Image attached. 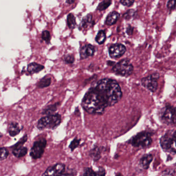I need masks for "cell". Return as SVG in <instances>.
I'll return each instance as SVG.
<instances>
[{
  "label": "cell",
  "instance_id": "21",
  "mask_svg": "<svg viewBox=\"0 0 176 176\" xmlns=\"http://www.w3.org/2000/svg\"><path fill=\"white\" fill-rule=\"evenodd\" d=\"M169 152H174L176 153V130L173 133L171 134Z\"/></svg>",
  "mask_w": 176,
  "mask_h": 176
},
{
  "label": "cell",
  "instance_id": "3",
  "mask_svg": "<svg viewBox=\"0 0 176 176\" xmlns=\"http://www.w3.org/2000/svg\"><path fill=\"white\" fill-rule=\"evenodd\" d=\"M112 71L117 75L123 77L130 75L133 71V66L128 59H123L114 65Z\"/></svg>",
  "mask_w": 176,
  "mask_h": 176
},
{
  "label": "cell",
  "instance_id": "23",
  "mask_svg": "<svg viewBox=\"0 0 176 176\" xmlns=\"http://www.w3.org/2000/svg\"><path fill=\"white\" fill-rule=\"evenodd\" d=\"M67 24L70 29H74L76 26L75 17L72 14H70L67 16Z\"/></svg>",
  "mask_w": 176,
  "mask_h": 176
},
{
  "label": "cell",
  "instance_id": "25",
  "mask_svg": "<svg viewBox=\"0 0 176 176\" xmlns=\"http://www.w3.org/2000/svg\"><path fill=\"white\" fill-rule=\"evenodd\" d=\"M80 141H81L80 139H78L77 138H75L71 142V143L69 145V148L71 149L72 151H73L75 149L77 148L79 146L80 144Z\"/></svg>",
  "mask_w": 176,
  "mask_h": 176
},
{
  "label": "cell",
  "instance_id": "4",
  "mask_svg": "<svg viewBox=\"0 0 176 176\" xmlns=\"http://www.w3.org/2000/svg\"><path fill=\"white\" fill-rule=\"evenodd\" d=\"M152 143V138L150 133L141 132L132 138L131 143L136 147H147Z\"/></svg>",
  "mask_w": 176,
  "mask_h": 176
},
{
  "label": "cell",
  "instance_id": "22",
  "mask_svg": "<svg viewBox=\"0 0 176 176\" xmlns=\"http://www.w3.org/2000/svg\"><path fill=\"white\" fill-rule=\"evenodd\" d=\"M106 39V34L105 31L100 30L98 33L96 37V41L99 44H102L105 42Z\"/></svg>",
  "mask_w": 176,
  "mask_h": 176
},
{
  "label": "cell",
  "instance_id": "24",
  "mask_svg": "<svg viewBox=\"0 0 176 176\" xmlns=\"http://www.w3.org/2000/svg\"><path fill=\"white\" fill-rule=\"evenodd\" d=\"M112 4V1L111 0H103L102 2H101L99 5L98 6L97 9L100 11H105Z\"/></svg>",
  "mask_w": 176,
  "mask_h": 176
},
{
  "label": "cell",
  "instance_id": "29",
  "mask_svg": "<svg viewBox=\"0 0 176 176\" xmlns=\"http://www.w3.org/2000/svg\"><path fill=\"white\" fill-rule=\"evenodd\" d=\"M9 155V151L5 147H1V160H5Z\"/></svg>",
  "mask_w": 176,
  "mask_h": 176
},
{
  "label": "cell",
  "instance_id": "11",
  "mask_svg": "<svg viewBox=\"0 0 176 176\" xmlns=\"http://www.w3.org/2000/svg\"><path fill=\"white\" fill-rule=\"evenodd\" d=\"M171 133H167L162 137L160 139V144L162 148L165 151L169 152Z\"/></svg>",
  "mask_w": 176,
  "mask_h": 176
},
{
  "label": "cell",
  "instance_id": "32",
  "mask_svg": "<svg viewBox=\"0 0 176 176\" xmlns=\"http://www.w3.org/2000/svg\"><path fill=\"white\" fill-rule=\"evenodd\" d=\"M64 61L67 64H73L75 59L72 55H67L65 57Z\"/></svg>",
  "mask_w": 176,
  "mask_h": 176
},
{
  "label": "cell",
  "instance_id": "2",
  "mask_svg": "<svg viewBox=\"0 0 176 176\" xmlns=\"http://www.w3.org/2000/svg\"><path fill=\"white\" fill-rule=\"evenodd\" d=\"M61 120V116L59 114L48 115L39 120L37 123V128L41 130L45 129H54L60 125Z\"/></svg>",
  "mask_w": 176,
  "mask_h": 176
},
{
  "label": "cell",
  "instance_id": "18",
  "mask_svg": "<svg viewBox=\"0 0 176 176\" xmlns=\"http://www.w3.org/2000/svg\"><path fill=\"white\" fill-rule=\"evenodd\" d=\"M59 105H60L59 103H56L54 105H49L43 110L42 114L43 115H47L53 114L57 110L58 107Z\"/></svg>",
  "mask_w": 176,
  "mask_h": 176
},
{
  "label": "cell",
  "instance_id": "34",
  "mask_svg": "<svg viewBox=\"0 0 176 176\" xmlns=\"http://www.w3.org/2000/svg\"><path fill=\"white\" fill-rule=\"evenodd\" d=\"M96 172H97V176H105L106 174V172L105 169L102 167L100 168L98 171H96Z\"/></svg>",
  "mask_w": 176,
  "mask_h": 176
},
{
  "label": "cell",
  "instance_id": "31",
  "mask_svg": "<svg viewBox=\"0 0 176 176\" xmlns=\"http://www.w3.org/2000/svg\"><path fill=\"white\" fill-rule=\"evenodd\" d=\"M167 8L170 10L176 9V0H169L167 4Z\"/></svg>",
  "mask_w": 176,
  "mask_h": 176
},
{
  "label": "cell",
  "instance_id": "6",
  "mask_svg": "<svg viewBox=\"0 0 176 176\" xmlns=\"http://www.w3.org/2000/svg\"><path fill=\"white\" fill-rule=\"evenodd\" d=\"M47 143V140L44 138L35 141L30 151V156L32 158L34 159H38L41 158L44 153Z\"/></svg>",
  "mask_w": 176,
  "mask_h": 176
},
{
  "label": "cell",
  "instance_id": "8",
  "mask_svg": "<svg viewBox=\"0 0 176 176\" xmlns=\"http://www.w3.org/2000/svg\"><path fill=\"white\" fill-rule=\"evenodd\" d=\"M66 171L65 165L62 163H57L49 166L46 169L43 176H57L62 175Z\"/></svg>",
  "mask_w": 176,
  "mask_h": 176
},
{
  "label": "cell",
  "instance_id": "1",
  "mask_svg": "<svg viewBox=\"0 0 176 176\" xmlns=\"http://www.w3.org/2000/svg\"><path fill=\"white\" fill-rule=\"evenodd\" d=\"M122 96L121 88L115 80L101 79L86 92L82 106L90 114L101 115L105 113V108L118 102Z\"/></svg>",
  "mask_w": 176,
  "mask_h": 176
},
{
  "label": "cell",
  "instance_id": "36",
  "mask_svg": "<svg viewBox=\"0 0 176 176\" xmlns=\"http://www.w3.org/2000/svg\"><path fill=\"white\" fill-rule=\"evenodd\" d=\"M75 0H66V3L69 4H71L74 3Z\"/></svg>",
  "mask_w": 176,
  "mask_h": 176
},
{
  "label": "cell",
  "instance_id": "19",
  "mask_svg": "<svg viewBox=\"0 0 176 176\" xmlns=\"http://www.w3.org/2000/svg\"><path fill=\"white\" fill-rule=\"evenodd\" d=\"M90 156L95 161H98L101 158V151L99 147L96 146L90 152Z\"/></svg>",
  "mask_w": 176,
  "mask_h": 176
},
{
  "label": "cell",
  "instance_id": "26",
  "mask_svg": "<svg viewBox=\"0 0 176 176\" xmlns=\"http://www.w3.org/2000/svg\"><path fill=\"white\" fill-rule=\"evenodd\" d=\"M135 14V11L134 9H130L124 14L123 18L126 20H130V19L134 17Z\"/></svg>",
  "mask_w": 176,
  "mask_h": 176
},
{
  "label": "cell",
  "instance_id": "30",
  "mask_svg": "<svg viewBox=\"0 0 176 176\" xmlns=\"http://www.w3.org/2000/svg\"><path fill=\"white\" fill-rule=\"evenodd\" d=\"M42 39L44 41H46L47 42H49L51 39V36H50V33L48 31H44L42 33V36H41Z\"/></svg>",
  "mask_w": 176,
  "mask_h": 176
},
{
  "label": "cell",
  "instance_id": "13",
  "mask_svg": "<svg viewBox=\"0 0 176 176\" xmlns=\"http://www.w3.org/2000/svg\"><path fill=\"white\" fill-rule=\"evenodd\" d=\"M120 17V14L117 11H113L112 13L108 14L107 16L106 20H105V24L107 26H112L113 24H115L117 21L118 19Z\"/></svg>",
  "mask_w": 176,
  "mask_h": 176
},
{
  "label": "cell",
  "instance_id": "17",
  "mask_svg": "<svg viewBox=\"0 0 176 176\" xmlns=\"http://www.w3.org/2000/svg\"><path fill=\"white\" fill-rule=\"evenodd\" d=\"M92 19L93 15L91 14H89L83 18L80 24V27L82 29H87L88 26L92 25Z\"/></svg>",
  "mask_w": 176,
  "mask_h": 176
},
{
  "label": "cell",
  "instance_id": "15",
  "mask_svg": "<svg viewBox=\"0 0 176 176\" xmlns=\"http://www.w3.org/2000/svg\"><path fill=\"white\" fill-rule=\"evenodd\" d=\"M153 160V156L151 154H146L141 158L140 161V165L142 168L147 169L149 167L150 164Z\"/></svg>",
  "mask_w": 176,
  "mask_h": 176
},
{
  "label": "cell",
  "instance_id": "14",
  "mask_svg": "<svg viewBox=\"0 0 176 176\" xmlns=\"http://www.w3.org/2000/svg\"><path fill=\"white\" fill-rule=\"evenodd\" d=\"M44 66L37 64L36 62H32L28 65V71L29 74H33L38 73L44 69Z\"/></svg>",
  "mask_w": 176,
  "mask_h": 176
},
{
  "label": "cell",
  "instance_id": "12",
  "mask_svg": "<svg viewBox=\"0 0 176 176\" xmlns=\"http://www.w3.org/2000/svg\"><path fill=\"white\" fill-rule=\"evenodd\" d=\"M22 129V128H21L18 123L16 122H11L8 127V133L10 135L14 137L19 134Z\"/></svg>",
  "mask_w": 176,
  "mask_h": 176
},
{
  "label": "cell",
  "instance_id": "28",
  "mask_svg": "<svg viewBox=\"0 0 176 176\" xmlns=\"http://www.w3.org/2000/svg\"><path fill=\"white\" fill-rule=\"evenodd\" d=\"M28 140V136L26 134H25L23 138H21L20 140L14 146H13V149L17 148V147H21V146H23V145L24 144L26 141H27Z\"/></svg>",
  "mask_w": 176,
  "mask_h": 176
},
{
  "label": "cell",
  "instance_id": "33",
  "mask_svg": "<svg viewBox=\"0 0 176 176\" xmlns=\"http://www.w3.org/2000/svg\"><path fill=\"white\" fill-rule=\"evenodd\" d=\"M135 1L134 0H120V3L123 5L130 7L133 4H134Z\"/></svg>",
  "mask_w": 176,
  "mask_h": 176
},
{
  "label": "cell",
  "instance_id": "20",
  "mask_svg": "<svg viewBox=\"0 0 176 176\" xmlns=\"http://www.w3.org/2000/svg\"><path fill=\"white\" fill-rule=\"evenodd\" d=\"M51 83V77H44L41 79L37 84V86L39 88H44L49 86Z\"/></svg>",
  "mask_w": 176,
  "mask_h": 176
},
{
  "label": "cell",
  "instance_id": "5",
  "mask_svg": "<svg viewBox=\"0 0 176 176\" xmlns=\"http://www.w3.org/2000/svg\"><path fill=\"white\" fill-rule=\"evenodd\" d=\"M161 118L163 123L171 125L176 123V108L172 106L167 105L161 112Z\"/></svg>",
  "mask_w": 176,
  "mask_h": 176
},
{
  "label": "cell",
  "instance_id": "9",
  "mask_svg": "<svg viewBox=\"0 0 176 176\" xmlns=\"http://www.w3.org/2000/svg\"><path fill=\"white\" fill-rule=\"evenodd\" d=\"M126 52V48L124 45L116 44L111 46L109 50V55L112 59H118L121 57Z\"/></svg>",
  "mask_w": 176,
  "mask_h": 176
},
{
  "label": "cell",
  "instance_id": "27",
  "mask_svg": "<svg viewBox=\"0 0 176 176\" xmlns=\"http://www.w3.org/2000/svg\"><path fill=\"white\" fill-rule=\"evenodd\" d=\"M83 176H97V172L90 167H86L84 169Z\"/></svg>",
  "mask_w": 176,
  "mask_h": 176
},
{
  "label": "cell",
  "instance_id": "16",
  "mask_svg": "<svg viewBox=\"0 0 176 176\" xmlns=\"http://www.w3.org/2000/svg\"><path fill=\"white\" fill-rule=\"evenodd\" d=\"M13 154L17 158H22L26 156L28 152V148L26 147L21 146L14 148L13 151Z\"/></svg>",
  "mask_w": 176,
  "mask_h": 176
},
{
  "label": "cell",
  "instance_id": "7",
  "mask_svg": "<svg viewBox=\"0 0 176 176\" xmlns=\"http://www.w3.org/2000/svg\"><path fill=\"white\" fill-rule=\"evenodd\" d=\"M159 77L158 74H153L141 80V84L151 92H156L158 88L157 80Z\"/></svg>",
  "mask_w": 176,
  "mask_h": 176
},
{
  "label": "cell",
  "instance_id": "35",
  "mask_svg": "<svg viewBox=\"0 0 176 176\" xmlns=\"http://www.w3.org/2000/svg\"><path fill=\"white\" fill-rule=\"evenodd\" d=\"M133 31H134V29L132 26L129 25L127 27V30H126L127 34L128 35H132V34L133 33Z\"/></svg>",
  "mask_w": 176,
  "mask_h": 176
},
{
  "label": "cell",
  "instance_id": "10",
  "mask_svg": "<svg viewBox=\"0 0 176 176\" xmlns=\"http://www.w3.org/2000/svg\"><path fill=\"white\" fill-rule=\"evenodd\" d=\"M95 52V48L92 44H88L83 46L80 50L81 59H86L94 55Z\"/></svg>",
  "mask_w": 176,
  "mask_h": 176
}]
</instances>
